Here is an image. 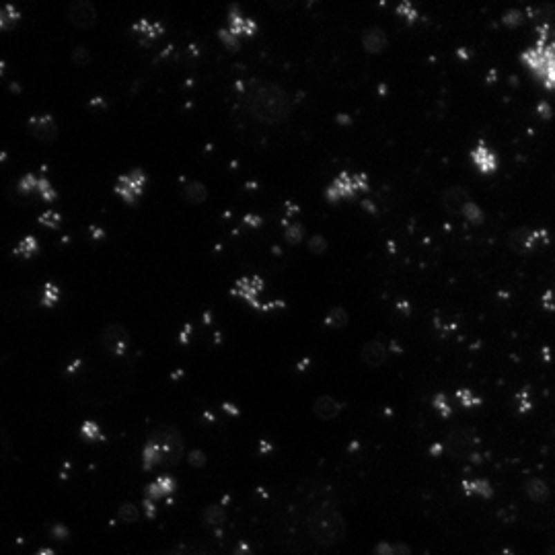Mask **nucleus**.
<instances>
[{
    "mask_svg": "<svg viewBox=\"0 0 555 555\" xmlns=\"http://www.w3.org/2000/svg\"><path fill=\"white\" fill-rule=\"evenodd\" d=\"M243 107L261 124H278L288 115L290 101L282 86L263 80H251L247 84V93L243 95Z\"/></svg>",
    "mask_w": 555,
    "mask_h": 555,
    "instance_id": "nucleus-1",
    "label": "nucleus"
},
{
    "mask_svg": "<svg viewBox=\"0 0 555 555\" xmlns=\"http://www.w3.org/2000/svg\"><path fill=\"white\" fill-rule=\"evenodd\" d=\"M305 533L319 547H333L346 535L341 512L331 502H319L305 512Z\"/></svg>",
    "mask_w": 555,
    "mask_h": 555,
    "instance_id": "nucleus-2",
    "label": "nucleus"
},
{
    "mask_svg": "<svg viewBox=\"0 0 555 555\" xmlns=\"http://www.w3.org/2000/svg\"><path fill=\"white\" fill-rule=\"evenodd\" d=\"M523 68L541 88L555 93V39L539 37L520 54Z\"/></svg>",
    "mask_w": 555,
    "mask_h": 555,
    "instance_id": "nucleus-3",
    "label": "nucleus"
},
{
    "mask_svg": "<svg viewBox=\"0 0 555 555\" xmlns=\"http://www.w3.org/2000/svg\"><path fill=\"white\" fill-rule=\"evenodd\" d=\"M149 438L162 449V467H175L183 459V438L177 428L164 426L155 430Z\"/></svg>",
    "mask_w": 555,
    "mask_h": 555,
    "instance_id": "nucleus-4",
    "label": "nucleus"
},
{
    "mask_svg": "<svg viewBox=\"0 0 555 555\" xmlns=\"http://www.w3.org/2000/svg\"><path fill=\"white\" fill-rule=\"evenodd\" d=\"M128 341L130 333L122 323H111L101 333V346L113 356H124L128 352Z\"/></svg>",
    "mask_w": 555,
    "mask_h": 555,
    "instance_id": "nucleus-5",
    "label": "nucleus"
},
{
    "mask_svg": "<svg viewBox=\"0 0 555 555\" xmlns=\"http://www.w3.org/2000/svg\"><path fill=\"white\" fill-rule=\"evenodd\" d=\"M66 17L68 21L80 27V29H88L97 23V8L93 2L88 0H77V2H70L68 8H66Z\"/></svg>",
    "mask_w": 555,
    "mask_h": 555,
    "instance_id": "nucleus-6",
    "label": "nucleus"
},
{
    "mask_svg": "<svg viewBox=\"0 0 555 555\" xmlns=\"http://www.w3.org/2000/svg\"><path fill=\"white\" fill-rule=\"evenodd\" d=\"M29 134L41 142H54L58 138V124L52 115H33L27 124Z\"/></svg>",
    "mask_w": 555,
    "mask_h": 555,
    "instance_id": "nucleus-7",
    "label": "nucleus"
},
{
    "mask_svg": "<svg viewBox=\"0 0 555 555\" xmlns=\"http://www.w3.org/2000/svg\"><path fill=\"white\" fill-rule=\"evenodd\" d=\"M261 290H263V280L259 276H251V278H241L237 282V288H233L231 294L245 299L253 309H259L261 311V305L257 303V294Z\"/></svg>",
    "mask_w": 555,
    "mask_h": 555,
    "instance_id": "nucleus-8",
    "label": "nucleus"
},
{
    "mask_svg": "<svg viewBox=\"0 0 555 555\" xmlns=\"http://www.w3.org/2000/svg\"><path fill=\"white\" fill-rule=\"evenodd\" d=\"M175 479L171 476H160L157 477L149 487H147V498L160 502V500H169L171 493L175 491Z\"/></svg>",
    "mask_w": 555,
    "mask_h": 555,
    "instance_id": "nucleus-9",
    "label": "nucleus"
},
{
    "mask_svg": "<svg viewBox=\"0 0 555 555\" xmlns=\"http://www.w3.org/2000/svg\"><path fill=\"white\" fill-rule=\"evenodd\" d=\"M339 409H341V405H339L333 397L329 395L317 397L315 403H313V413L317 415L319 420H325V422L335 420L337 413H339Z\"/></svg>",
    "mask_w": 555,
    "mask_h": 555,
    "instance_id": "nucleus-10",
    "label": "nucleus"
},
{
    "mask_svg": "<svg viewBox=\"0 0 555 555\" xmlns=\"http://www.w3.org/2000/svg\"><path fill=\"white\" fill-rule=\"evenodd\" d=\"M113 191H115V196H120V198L124 200V204H128V206H136V204H138V198L142 196V194L132 185V181H130L128 175H120V177H117V185L113 187Z\"/></svg>",
    "mask_w": 555,
    "mask_h": 555,
    "instance_id": "nucleus-11",
    "label": "nucleus"
},
{
    "mask_svg": "<svg viewBox=\"0 0 555 555\" xmlns=\"http://www.w3.org/2000/svg\"><path fill=\"white\" fill-rule=\"evenodd\" d=\"M337 191H339V196H341V200H354L356 198V194H358V185H356V179L348 173V171H341L337 177H335V181L331 183Z\"/></svg>",
    "mask_w": 555,
    "mask_h": 555,
    "instance_id": "nucleus-12",
    "label": "nucleus"
},
{
    "mask_svg": "<svg viewBox=\"0 0 555 555\" xmlns=\"http://www.w3.org/2000/svg\"><path fill=\"white\" fill-rule=\"evenodd\" d=\"M159 465H162V449L155 440L149 438L144 449H142V469L144 471H153Z\"/></svg>",
    "mask_w": 555,
    "mask_h": 555,
    "instance_id": "nucleus-13",
    "label": "nucleus"
},
{
    "mask_svg": "<svg viewBox=\"0 0 555 555\" xmlns=\"http://www.w3.org/2000/svg\"><path fill=\"white\" fill-rule=\"evenodd\" d=\"M362 46H364V50L366 52H370V54H379V52H383L385 50V46H387V35L381 31V29H368L366 33H364V37H362Z\"/></svg>",
    "mask_w": 555,
    "mask_h": 555,
    "instance_id": "nucleus-14",
    "label": "nucleus"
},
{
    "mask_svg": "<svg viewBox=\"0 0 555 555\" xmlns=\"http://www.w3.org/2000/svg\"><path fill=\"white\" fill-rule=\"evenodd\" d=\"M471 157H473V162L477 164V169L481 171V173H491V171H496V155L485 147V144H479L476 151L471 153Z\"/></svg>",
    "mask_w": 555,
    "mask_h": 555,
    "instance_id": "nucleus-15",
    "label": "nucleus"
},
{
    "mask_svg": "<svg viewBox=\"0 0 555 555\" xmlns=\"http://www.w3.org/2000/svg\"><path fill=\"white\" fill-rule=\"evenodd\" d=\"M208 198V189L202 181H189L185 187H183V200L189 202V204H204Z\"/></svg>",
    "mask_w": 555,
    "mask_h": 555,
    "instance_id": "nucleus-16",
    "label": "nucleus"
},
{
    "mask_svg": "<svg viewBox=\"0 0 555 555\" xmlns=\"http://www.w3.org/2000/svg\"><path fill=\"white\" fill-rule=\"evenodd\" d=\"M202 518H204V523H206V525H210V527L218 529V527H223V525H225V520H227V510H225V506H223V504H212V506H208V508L204 510Z\"/></svg>",
    "mask_w": 555,
    "mask_h": 555,
    "instance_id": "nucleus-17",
    "label": "nucleus"
},
{
    "mask_svg": "<svg viewBox=\"0 0 555 555\" xmlns=\"http://www.w3.org/2000/svg\"><path fill=\"white\" fill-rule=\"evenodd\" d=\"M385 356H387L385 354V348L379 341H370L362 350V358H364L366 364H381L385 360Z\"/></svg>",
    "mask_w": 555,
    "mask_h": 555,
    "instance_id": "nucleus-18",
    "label": "nucleus"
},
{
    "mask_svg": "<svg viewBox=\"0 0 555 555\" xmlns=\"http://www.w3.org/2000/svg\"><path fill=\"white\" fill-rule=\"evenodd\" d=\"M19 19H21L19 8L12 6V4H6V6L2 8V12H0V29H2V31L12 29V27L19 23Z\"/></svg>",
    "mask_w": 555,
    "mask_h": 555,
    "instance_id": "nucleus-19",
    "label": "nucleus"
},
{
    "mask_svg": "<svg viewBox=\"0 0 555 555\" xmlns=\"http://www.w3.org/2000/svg\"><path fill=\"white\" fill-rule=\"evenodd\" d=\"M140 516H142L140 508H138L136 504H132V502H124V504L117 508V518H120L122 523L132 525V523L140 520Z\"/></svg>",
    "mask_w": 555,
    "mask_h": 555,
    "instance_id": "nucleus-20",
    "label": "nucleus"
},
{
    "mask_svg": "<svg viewBox=\"0 0 555 555\" xmlns=\"http://www.w3.org/2000/svg\"><path fill=\"white\" fill-rule=\"evenodd\" d=\"M39 251V243L35 237H25L21 238V243L15 247V255H21V257H33L35 253Z\"/></svg>",
    "mask_w": 555,
    "mask_h": 555,
    "instance_id": "nucleus-21",
    "label": "nucleus"
},
{
    "mask_svg": "<svg viewBox=\"0 0 555 555\" xmlns=\"http://www.w3.org/2000/svg\"><path fill=\"white\" fill-rule=\"evenodd\" d=\"M80 436H82L84 440H88V442H93V440H103V438H105L103 432H101V428H99V424L93 422V420L82 422V426H80Z\"/></svg>",
    "mask_w": 555,
    "mask_h": 555,
    "instance_id": "nucleus-22",
    "label": "nucleus"
},
{
    "mask_svg": "<svg viewBox=\"0 0 555 555\" xmlns=\"http://www.w3.org/2000/svg\"><path fill=\"white\" fill-rule=\"evenodd\" d=\"M58 301H60V288H58L56 284H52V282H46V286H44V297H41V305H44L46 309H52V307L58 305Z\"/></svg>",
    "mask_w": 555,
    "mask_h": 555,
    "instance_id": "nucleus-23",
    "label": "nucleus"
},
{
    "mask_svg": "<svg viewBox=\"0 0 555 555\" xmlns=\"http://www.w3.org/2000/svg\"><path fill=\"white\" fill-rule=\"evenodd\" d=\"M37 194L41 196V200L44 202H48V204H52V202H56V198H58V191L54 189V185L50 183V179L48 177H39V185H37Z\"/></svg>",
    "mask_w": 555,
    "mask_h": 555,
    "instance_id": "nucleus-24",
    "label": "nucleus"
},
{
    "mask_svg": "<svg viewBox=\"0 0 555 555\" xmlns=\"http://www.w3.org/2000/svg\"><path fill=\"white\" fill-rule=\"evenodd\" d=\"M323 323L329 325V327H346V325H348V313H346V309H341V307H333Z\"/></svg>",
    "mask_w": 555,
    "mask_h": 555,
    "instance_id": "nucleus-25",
    "label": "nucleus"
},
{
    "mask_svg": "<svg viewBox=\"0 0 555 555\" xmlns=\"http://www.w3.org/2000/svg\"><path fill=\"white\" fill-rule=\"evenodd\" d=\"M39 225L50 229V231H58L60 225H62V216L56 212V210H46L41 216H39Z\"/></svg>",
    "mask_w": 555,
    "mask_h": 555,
    "instance_id": "nucleus-26",
    "label": "nucleus"
},
{
    "mask_svg": "<svg viewBox=\"0 0 555 555\" xmlns=\"http://www.w3.org/2000/svg\"><path fill=\"white\" fill-rule=\"evenodd\" d=\"M284 237H286L288 243H292V245L303 243V238H305V229H303V225H301V223H290L288 229H284Z\"/></svg>",
    "mask_w": 555,
    "mask_h": 555,
    "instance_id": "nucleus-27",
    "label": "nucleus"
},
{
    "mask_svg": "<svg viewBox=\"0 0 555 555\" xmlns=\"http://www.w3.org/2000/svg\"><path fill=\"white\" fill-rule=\"evenodd\" d=\"M218 39L223 41V46L229 50V52H238L241 50V41H238L237 35H233L229 29H218Z\"/></svg>",
    "mask_w": 555,
    "mask_h": 555,
    "instance_id": "nucleus-28",
    "label": "nucleus"
},
{
    "mask_svg": "<svg viewBox=\"0 0 555 555\" xmlns=\"http://www.w3.org/2000/svg\"><path fill=\"white\" fill-rule=\"evenodd\" d=\"M37 185H39V177H35L33 173H27L25 177H21L19 181V191L21 194H31V191H37Z\"/></svg>",
    "mask_w": 555,
    "mask_h": 555,
    "instance_id": "nucleus-29",
    "label": "nucleus"
},
{
    "mask_svg": "<svg viewBox=\"0 0 555 555\" xmlns=\"http://www.w3.org/2000/svg\"><path fill=\"white\" fill-rule=\"evenodd\" d=\"M465 202V191L463 189H451L446 196H444V204L449 208H461Z\"/></svg>",
    "mask_w": 555,
    "mask_h": 555,
    "instance_id": "nucleus-30",
    "label": "nucleus"
},
{
    "mask_svg": "<svg viewBox=\"0 0 555 555\" xmlns=\"http://www.w3.org/2000/svg\"><path fill=\"white\" fill-rule=\"evenodd\" d=\"M309 251L313 253V255H323L325 251H327V238L321 237V235H315V237L309 238Z\"/></svg>",
    "mask_w": 555,
    "mask_h": 555,
    "instance_id": "nucleus-31",
    "label": "nucleus"
},
{
    "mask_svg": "<svg viewBox=\"0 0 555 555\" xmlns=\"http://www.w3.org/2000/svg\"><path fill=\"white\" fill-rule=\"evenodd\" d=\"M73 62L79 64V66H88L91 64V52L86 48H82V46L75 48L73 50Z\"/></svg>",
    "mask_w": 555,
    "mask_h": 555,
    "instance_id": "nucleus-32",
    "label": "nucleus"
},
{
    "mask_svg": "<svg viewBox=\"0 0 555 555\" xmlns=\"http://www.w3.org/2000/svg\"><path fill=\"white\" fill-rule=\"evenodd\" d=\"M128 177H130V181H132V185L142 194V189H144V183H147V173L142 171V169H134L132 173H128Z\"/></svg>",
    "mask_w": 555,
    "mask_h": 555,
    "instance_id": "nucleus-33",
    "label": "nucleus"
},
{
    "mask_svg": "<svg viewBox=\"0 0 555 555\" xmlns=\"http://www.w3.org/2000/svg\"><path fill=\"white\" fill-rule=\"evenodd\" d=\"M206 455L202 453V451H191L189 455H187V463L191 465V467H196V469H202V467H206Z\"/></svg>",
    "mask_w": 555,
    "mask_h": 555,
    "instance_id": "nucleus-34",
    "label": "nucleus"
},
{
    "mask_svg": "<svg viewBox=\"0 0 555 555\" xmlns=\"http://www.w3.org/2000/svg\"><path fill=\"white\" fill-rule=\"evenodd\" d=\"M52 537L58 539V541H66V539L70 537V531H68L62 523H58V525L52 527Z\"/></svg>",
    "mask_w": 555,
    "mask_h": 555,
    "instance_id": "nucleus-35",
    "label": "nucleus"
},
{
    "mask_svg": "<svg viewBox=\"0 0 555 555\" xmlns=\"http://www.w3.org/2000/svg\"><path fill=\"white\" fill-rule=\"evenodd\" d=\"M142 508H144V516H147L149 520H153V518L157 516V502H155V500L147 498L144 504H142Z\"/></svg>",
    "mask_w": 555,
    "mask_h": 555,
    "instance_id": "nucleus-36",
    "label": "nucleus"
},
{
    "mask_svg": "<svg viewBox=\"0 0 555 555\" xmlns=\"http://www.w3.org/2000/svg\"><path fill=\"white\" fill-rule=\"evenodd\" d=\"M243 223H245V227H249V229H257V227L263 225V218L257 216V214H245Z\"/></svg>",
    "mask_w": 555,
    "mask_h": 555,
    "instance_id": "nucleus-37",
    "label": "nucleus"
},
{
    "mask_svg": "<svg viewBox=\"0 0 555 555\" xmlns=\"http://www.w3.org/2000/svg\"><path fill=\"white\" fill-rule=\"evenodd\" d=\"M151 27H153V23H149L147 19H142V21H138V23H134V25H132V29H134L136 33H142L144 37L149 35Z\"/></svg>",
    "mask_w": 555,
    "mask_h": 555,
    "instance_id": "nucleus-38",
    "label": "nucleus"
},
{
    "mask_svg": "<svg viewBox=\"0 0 555 555\" xmlns=\"http://www.w3.org/2000/svg\"><path fill=\"white\" fill-rule=\"evenodd\" d=\"M354 179H356V185H358V191H368V189H370V185H368V177H366V173H356V175H354Z\"/></svg>",
    "mask_w": 555,
    "mask_h": 555,
    "instance_id": "nucleus-39",
    "label": "nucleus"
},
{
    "mask_svg": "<svg viewBox=\"0 0 555 555\" xmlns=\"http://www.w3.org/2000/svg\"><path fill=\"white\" fill-rule=\"evenodd\" d=\"M325 200L331 202V204H337V202H341V196H339V191H337L333 185H329V187L325 189Z\"/></svg>",
    "mask_w": 555,
    "mask_h": 555,
    "instance_id": "nucleus-40",
    "label": "nucleus"
},
{
    "mask_svg": "<svg viewBox=\"0 0 555 555\" xmlns=\"http://www.w3.org/2000/svg\"><path fill=\"white\" fill-rule=\"evenodd\" d=\"M257 33V23L253 21V19H247L245 21V29H243V35H247V37H253Z\"/></svg>",
    "mask_w": 555,
    "mask_h": 555,
    "instance_id": "nucleus-41",
    "label": "nucleus"
},
{
    "mask_svg": "<svg viewBox=\"0 0 555 555\" xmlns=\"http://www.w3.org/2000/svg\"><path fill=\"white\" fill-rule=\"evenodd\" d=\"M88 107H95V109H105L107 107V101L103 99V97H93L91 101H88Z\"/></svg>",
    "mask_w": 555,
    "mask_h": 555,
    "instance_id": "nucleus-42",
    "label": "nucleus"
},
{
    "mask_svg": "<svg viewBox=\"0 0 555 555\" xmlns=\"http://www.w3.org/2000/svg\"><path fill=\"white\" fill-rule=\"evenodd\" d=\"M189 333H191V323H185V327H183V331L179 333V344H189Z\"/></svg>",
    "mask_w": 555,
    "mask_h": 555,
    "instance_id": "nucleus-43",
    "label": "nucleus"
},
{
    "mask_svg": "<svg viewBox=\"0 0 555 555\" xmlns=\"http://www.w3.org/2000/svg\"><path fill=\"white\" fill-rule=\"evenodd\" d=\"M284 208H286V214L290 216V214H299L301 212V206L299 204H294V202H286L284 204Z\"/></svg>",
    "mask_w": 555,
    "mask_h": 555,
    "instance_id": "nucleus-44",
    "label": "nucleus"
},
{
    "mask_svg": "<svg viewBox=\"0 0 555 555\" xmlns=\"http://www.w3.org/2000/svg\"><path fill=\"white\" fill-rule=\"evenodd\" d=\"M272 451H274L272 442H267V440H259V455H267V453H272Z\"/></svg>",
    "mask_w": 555,
    "mask_h": 555,
    "instance_id": "nucleus-45",
    "label": "nucleus"
},
{
    "mask_svg": "<svg viewBox=\"0 0 555 555\" xmlns=\"http://www.w3.org/2000/svg\"><path fill=\"white\" fill-rule=\"evenodd\" d=\"M223 409H225L229 415H235V417L241 413V409H238L237 405H233V403H223Z\"/></svg>",
    "mask_w": 555,
    "mask_h": 555,
    "instance_id": "nucleus-46",
    "label": "nucleus"
},
{
    "mask_svg": "<svg viewBox=\"0 0 555 555\" xmlns=\"http://www.w3.org/2000/svg\"><path fill=\"white\" fill-rule=\"evenodd\" d=\"M335 122L341 124V126H350V124H352V117L346 115V113H337V115H335Z\"/></svg>",
    "mask_w": 555,
    "mask_h": 555,
    "instance_id": "nucleus-47",
    "label": "nucleus"
},
{
    "mask_svg": "<svg viewBox=\"0 0 555 555\" xmlns=\"http://www.w3.org/2000/svg\"><path fill=\"white\" fill-rule=\"evenodd\" d=\"M91 235L95 241H101V238H105V231L101 227H91Z\"/></svg>",
    "mask_w": 555,
    "mask_h": 555,
    "instance_id": "nucleus-48",
    "label": "nucleus"
},
{
    "mask_svg": "<svg viewBox=\"0 0 555 555\" xmlns=\"http://www.w3.org/2000/svg\"><path fill=\"white\" fill-rule=\"evenodd\" d=\"M309 364H311V358H309V356H305V358H303V360L297 364V370H299V373H303V370H307V368H309Z\"/></svg>",
    "mask_w": 555,
    "mask_h": 555,
    "instance_id": "nucleus-49",
    "label": "nucleus"
},
{
    "mask_svg": "<svg viewBox=\"0 0 555 555\" xmlns=\"http://www.w3.org/2000/svg\"><path fill=\"white\" fill-rule=\"evenodd\" d=\"M235 555H253V554H251V547H249L247 543H241L237 547V552H235Z\"/></svg>",
    "mask_w": 555,
    "mask_h": 555,
    "instance_id": "nucleus-50",
    "label": "nucleus"
},
{
    "mask_svg": "<svg viewBox=\"0 0 555 555\" xmlns=\"http://www.w3.org/2000/svg\"><path fill=\"white\" fill-rule=\"evenodd\" d=\"M79 366H80V358H77L75 362H70V366H68V370H66V373H68V375H73V373H77V370H79Z\"/></svg>",
    "mask_w": 555,
    "mask_h": 555,
    "instance_id": "nucleus-51",
    "label": "nucleus"
},
{
    "mask_svg": "<svg viewBox=\"0 0 555 555\" xmlns=\"http://www.w3.org/2000/svg\"><path fill=\"white\" fill-rule=\"evenodd\" d=\"M173 50H175V48H173V44H169V46H167V48H164V50H162V52H160V56H159V58H167V56H169V54H171V52H173Z\"/></svg>",
    "mask_w": 555,
    "mask_h": 555,
    "instance_id": "nucleus-52",
    "label": "nucleus"
},
{
    "mask_svg": "<svg viewBox=\"0 0 555 555\" xmlns=\"http://www.w3.org/2000/svg\"><path fill=\"white\" fill-rule=\"evenodd\" d=\"M245 187H247L249 191H255V189H257V181H247Z\"/></svg>",
    "mask_w": 555,
    "mask_h": 555,
    "instance_id": "nucleus-53",
    "label": "nucleus"
},
{
    "mask_svg": "<svg viewBox=\"0 0 555 555\" xmlns=\"http://www.w3.org/2000/svg\"><path fill=\"white\" fill-rule=\"evenodd\" d=\"M362 208H364V210H366V212H375V206H373V204H370V202H366V200H364V202H362Z\"/></svg>",
    "mask_w": 555,
    "mask_h": 555,
    "instance_id": "nucleus-54",
    "label": "nucleus"
},
{
    "mask_svg": "<svg viewBox=\"0 0 555 555\" xmlns=\"http://www.w3.org/2000/svg\"><path fill=\"white\" fill-rule=\"evenodd\" d=\"M10 91H12V93H21V86H19L17 82H12V84H10Z\"/></svg>",
    "mask_w": 555,
    "mask_h": 555,
    "instance_id": "nucleus-55",
    "label": "nucleus"
},
{
    "mask_svg": "<svg viewBox=\"0 0 555 555\" xmlns=\"http://www.w3.org/2000/svg\"><path fill=\"white\" fill-rule=\"evenodd\" d=\"M35 555H54V549H41V552H37Z\"/></svg>",
    "mask_w": 555,
    "mask_h": 555,
    "instance_id": "nucleus-56",
    "label": "nucleus"
},
{
    "mask_svg": "<svg viewBox=\"0 0 555 555\" xmlns=\"http://www.w3.org/2000/svg\"><path fill=\"white\" fill-rule=\"evenodd\" d=\"M204 323H206V325L212 323V313H204Z\"/></svg>",
    "mask_w": 555,
    "mask_h": 555,
    "instance_id": "nucleus-57",
    "label": "nucleus"
},
{
    "mask_svg": "<svg viewBox=\"0 0 555 555\" xmlns=\"http://www.w3.org/2000/svg\"><path fill=\"white\" fill-rule=\"evenodd\" d=\"M181 377H183V370H177V373L171 375V379H181Z\"/></svg>",
    "mask_w": 555,
    "mask_h": 555,
    "instance_id": "nucleus-58",
    "label": "nucleus"
},
{
    "mask_svg": "<svg viewBox=\"0 0 555 555\" xmlns=\"http://www.w3.org/2000/svg\"><path fill=\"white\" fill-rule=\"evenodd\" d=\"M204 417H206L208 422H214V415H212V413H204Z\"/></svg>",
    "mask_w": 555,
    "mask_h": 555,
    "instance_id": "nucleus-59",
    "label": "nucleus"
},
{
    "mask_svg": "<svg viewBox=\"0 0 555 555\" xmlns=\"http://www.w3.org/2000/svg\"><path fill=\"white\" fill-rule=\"evenodd\" d=\"M189 50H191V54H194V56H198V54H200V52H198V48H196V46H191V48H189Z\"/></svg>",
    "mask_w": 555,
    "mask_h": 555,
    "instance_id": "nucleus-60",
    "label": "nucleus"
},
{
    "mask_svg": "<svg viewBox=\"0 0 555 555\" xmlns=\"http://www.w3.org/2000/svg\"><path fill=\"white\" fill-rule=\"evenodd\" d=\"M220 339H223V335H220V333H216V335H214V341H216V344H220Z\"/></svg>",
    "mask_w": 555,
    "mask_h": 555,
    "instance_id": "nucleus-61",
    "label": "nucleus"
}]
</instances>
